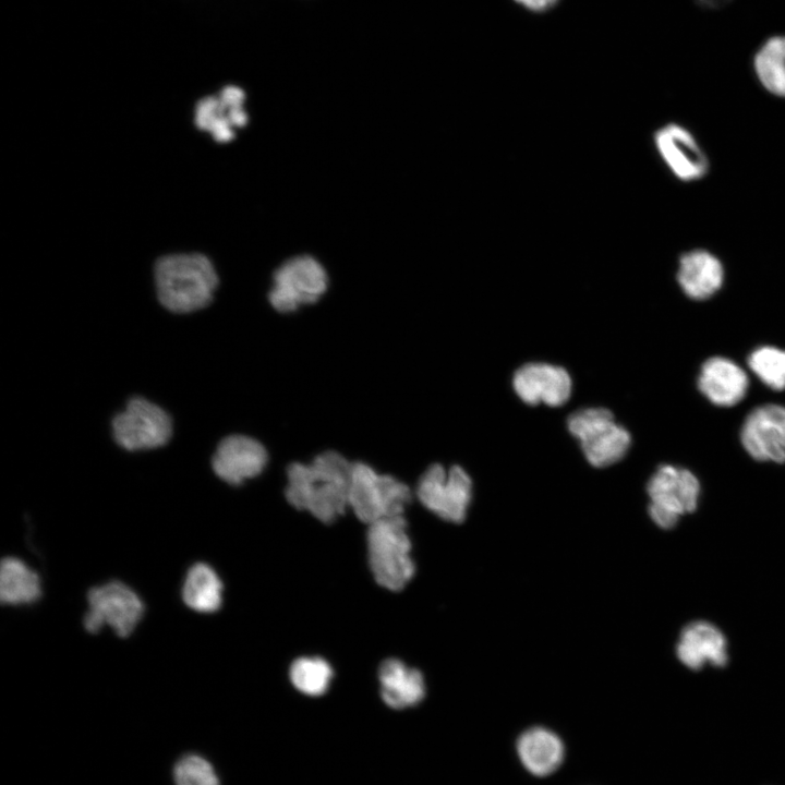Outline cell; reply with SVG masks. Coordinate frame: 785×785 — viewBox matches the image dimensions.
I'll return each instance as SVG.
<instances>
[{
  "label": "cell",
  "instance_id": "7402d4cb",
  "mask_svg": "<svg viewBox=\"0 0 785 785\" xmlns=\"http://www.w3.org/2000/svg\"><path fill=\"white\" fill-rule=\"evenodd\" d=\"M41 581L22 559L5 557L0 567V600L7 605H27L41 596Z\"/></svg>",
  "mask_w": 785,
  "mask_h": 785
},
{
  "label": "cell",
  "instance_id": "30bf717a",
  "mask_svg": "<svg viewBox=\"0 0 785 785\" xmlns=\"http://www.w3.org/2000/svg\"><path fill=\"white\" fill-rule=\"evenodd\" d=\"M647 492L651 499L650 517L659 527L671 529L680 515L697 508L700 484L689 470L664 464L650 478Z\"/></svg>",
  "mask_w": 785,
  "mask_h": 785
},
{
  "label": "cell",
  "instance_id": "52a82bcc",
  "mask_svg": "<svg viewBox=\"0 0 785 785\" xmlns=\"http://www.w3.org/2000/svg\"><path fill=\"white\" fill-rule=\"evenodd\" d=\"M114 443L126 451L152 450L166 446L173 434L169 413L142 397L130 398L111 420Z\"/></svg>",
  "mask_w": 785,
  "mask_h": 785
},
{
  "label": "cell",
  "instance_id": "603a6c76",
  "mask_svg": "<svg viewBox=\"0 0 785 785\" xmlns=\"http://www.w3.org/2000/svg\"><path fill=\"white\" fill-rule=\"evenodd\" d=\"M753 70L771 94L785 97V35L766 38L753 56Z\"/></svg>",
  "mask_w": 785,
  "mask_h": 785
},
{
  "label": "cell",
  "instance_id": "8992f818",
  "mask_svg": "<svg viewBox=\"0 0 785 785\" xmlns=\"http://www.w3.org/2000/svg\"><path fill=\"white\" fill-rule=\"evenodd\" d=\"M328 285V274L316 258L310 255L294 256L274 273L268 302L278 313H293L302 306L316 303L327 291Z\"/></svg>",
  "mask_w": 785,
  "mask_h": 785
},
{
  "label": "cell",
  "instance_id": "ba28073f",
  "mask_svg": "<svg viewBox=\"0 0 785 785\" xmlns=\"http://www.w3.org/2000/svg\"><path fill=\"white\" fill-rule=\"evenodd\" d=\"M87 612L83 626L89 633L109 627L118 637H129L140 624L145 606L128 584L112 580L92 588L87 593Z\"/></svg>",
  "mask_w": 785,
  "mask_h": 785
},
{
  "label": "cell",
  "instance_id": "5bb4252c",
  "mask_svg": "<svg viewBox=\"0 0 785 785\" xmlns=\"http://www.w3.org/2000/svg\"><path fill=\"white\" fill-rule=\"evenodd\" d=\"M244 100V90L234 85L224 87L217 96L202 98L195 106L196 126L219 143L231 141L234 131L247 122Z\"/></svg>",
  "mask_w": 785,
  "mask_h": 785
},
{
  "label": "cell",
  "instance_id": "8fae6325",
  "mask_svg": "<svg viewBox=\"0 0 785 785\" xmlns=\"http://www.w3.org/2000/svg\"><path fill=\"white\" fill-rule=\"evenodd\" d=\"M269 460L263 443L245 434L220 439L210 459L212 470L225 483L239 486L262 474Z\"/></svg>",
  "mask_w": 785,
  "mask_h": 785
},
{
  "label": "cell",
  "instance_id": "277c9868",
  "mask_svg": "<svg viewBox=\"0 0 785 785\" xmlns=\"http://www.w3.org/2000/svg\"><path fill=\"white\" fill-rule=\"evenodd\" d=\"M410 553L411 542L403 516L369 524V564L379 585L390 591H399L408 584L415 571Z\"/></svg>",
  "mask_w": 785,
  "mask_h": 785
},
{
  "label": "cell",
  "instance_id": "ffe728a7",
  "mask_svg": "<svg viewBox=\"0 0 785 785\" xmlns=\"http://www.w3.org/2000/svg\"><path fill=\"white\" fill-rule=\"evenodd\" d=\"M517 752L523 766L535 776H546L558 769L564 760L561 739L544 727H533L521 734Z\"/></svg>",
  "mask_w": 785,
  "mask_h": 785
},
{
  "label": "cell",
  "instance_id": "9a60e30c",
  "mask_svg": "<svg viewBox=\"0 0 785 785\" xmlns=\"http://www.w3.org/2000/svg\"><path fill=\"white\" fill-rule=\"evenodd\" d=\"M657 152L671 171L681 181L701 179L708 172V159L693 135L684 126L668 123L654 134Z\"/></svg>",
  "mask_w": 785,
  "mask_h": 785
},
{
  "label": "cell",
  "instance_id": "7a4b0ae2",
  "mask_svg": "<svg viewBox=\"0 0 785 785\" xmlns=\"http://www.w3.org/2000/svg\"><path fill=\"white\" fill-rule=\"evenodd\" d=\"M154 280L159 303L176 314L193 313L208 306L219 283L215 266L200 253L158 258Z\"/></svg>",
  "mask_w": 785,
  "mask_h": 785
},
{
  "label": "cell",
  "instance_id": "e0dca14e",
  "mask_svg": "<svg viewBox=\"0 0 785 785\" xmlns=\"http://www.w3.org/2000/svg\"><path fill=\"white\" fill-rule=\"evenodd\" d=\"M676 653L680 662L691 669H700L706 662L714 666H724L727 662L723 633L702 620L693 621L683 629Z\"/></svg>",
  "mask_w": 785,
  "mask_h": 785
},
{
  "label": "cell",
  "instance_id": "cb8c5ba5",
  "mask_svg": "<svg viewBox=\"0 0 785 785\" xmlns=\"http://www.w3.org/2000/svg\"><path fill=\"white\" fill-rule=\"evenodd\" d=\"M289 677L297 690L306 696L317 697L328 689L333 668L321 657H300L291 664Z\"/></svg>",
  "mask_w": 785,
  "mask_h": 785
},
{
  "label": "cell",
  "instance_id": "9c48e42d",
  "mask_svg": "<svg viewBox=\"0 0 785 785\" xmlns=\"http://www.w3.org/2000/svg\"><path fill=\"white\" fill-rule=\"evenodd\" d=\"M471 495V478L460 466L445 469L433 463L421 474L415 487V496L426 509L456 523L463 521Z\"/></svg>",
  "mask_w": 785,
  "mask_h": 785
},
{
  "label": "cell",
  "instance_id": "484cf974",
  "mask_svg": "<svg viewBox=\"0 0 785 785\" xmlns=\"http://www.w3.org/2000/svg\"><path fill=\"white\" fill-rule=\"evenodd\" d=\"M174 781L177 785H219L213 765L196 754H188L178 761Z\"/></svg>",
  "mask_w": 785,
  "mask_h": 785
},
{
  "label": "cell",
  "instance_id": "d4e9b609",
  "mask_svg": "<svg viewBox=\"0 0 785 785\" xmlns=\"http://www.w3.org/2000/svg\"><path fill=\"white\" fill-rule=\"evenodd\" d=\"M748 365L760 381L773 390L785 389V351L761 347L751 352Z\"/></svg>",
  "mask_w": 785,
  "mask_h": 785
},
{
  "label": "cell",
  "instance_id": "d6986e66",
  "mask_svg": "<svg viewBox=\"0 0 785 785\" xmlns=\"http://www.w3.org/2000/svg\"><path fill=\"white\" fill-rule=\"evenodd\" d=\"M381 697L392 709L416 705L425 696L421 672L396 659L384 661L378 668Z\"/></svg>",
  "mask_w": 785,
  "mask_h": 785
},
{
  "label": "cell",
  "instance_id": "5b68a950",
  "mask_svg": "<svg viewBox=\"0 0 785 785\" xmlns=\"http://www.w3.org/2000/svg\"><path fill=\"white\" fill-rule=\"evenodd\" d=\"M569 432L579 440L587 460L596 468L621 460L631 444L629 432L615 422L611 410L584 408L567 419Z\"/></svg>",
  "mask_w": 785,
  "mask_h": 785
},
{
  "label": "cell",
  "instance_id": "4fadbf2b",
  "mask_svg": "<svg viewBox=\"0 0 785 785\" xmlns=\"http://www.w3.org/2000/svg\"><path fill=\"white\" fill-rule=\"evenodd\" d=\"M512 386L519 398L529 404L542 402L558 407L569 399L572 381L561 366L530 362L515 372Z\"/></svg>",
  "mask_w": 785,
  "mask_h": 785
},
{
  "label": "cell",
  "instance_id": "7c38bea8",
  "mask_svg": "<svg viewBox=\"0 0 785 785\" xmlns=\"http://www.w3.org/2000/svg\"><path fill=\"white\" fill-rule=\"evenodd\" d=\"M740 440L754 460L785 462V407L764 404L753 409L742 423Z\"/></svg>",
  "mask_w": 785,
  "mask_h": 785
},
{
  "label": "cell",
  "instance_id": "2e32d148",
  "mask_svg": "<svg viewBox=\"0 0 785 785\" xmlns=\"http://www.w3.org/2000/svg\"><path fill=\"white\" fill-rule=\"evenodd\" d=\"M748 376L735 362L723 357H712L701 366L698 388L714 404L732 407L745 397Z\"/></svg>",
  "mask_w": 785,
  "mask_h": 785
},
{
  "label": "cell",
  "instance_id": "3957f363",
  "mask_svg": "<svg viewBox=\"0 0 785 785\" xmlns=\"http://www.w3.org/2000/svg\"><path fill=\"white\" fill-rule=\"evenodd\" d=\"M411 499L412 491L401 480L379 473L366 462H352L348 503L360 521L369 526L403 516Z\"/></svg>",
  "mask_w": 785,
  "mask_h": 785
},
{
  "label": "cell",
  "instance_id": "6da1fadb",
  "mask_svg": "<svg viewBox=\"0 0 785 785\" xmlns=\"http://www.w3.org/2000/svg\"><path fill=\"white\" fill-rule=\"evenodd\" d=\"M351 468L352 462L331 449L309 462H291L286 470L285 497L295 509L331 523L349 507Z\"/></svg>",
  "mask_w": 785,
  "mask_h": 785
},
{
  "label": "cell",
  "instance_id": "4316f807",
  "mask_svg": "<svg viewBox=\"0 0 785 785\" xmlns=\"http://www.w3.org/2000/svg\"><path fill=\"white\" fill-rule=\"evenodd\" d=\"M520 5L533 12L545 11L556 4L558 0H515Z\"/></svg>",
  "mask_w": 785,
  "mask_h": 785
},
{
  "label": "cell",
  "instance_id": "44dd1931",
  "mask_svg": "<svg viewBox=\"0 0 785 785\" xmlns=\"http://www.w3.org/2000/svg\"><path fill=\"white\" fill-rule=\"evenodd\" d=\"M222 582L217 572L205 563L191 566L182 585V600L192 611L210 614L222 604Z\"/></svg>",
  "mask_w": 785,
  "mask_h": 785
},
{
  "label": "cell",
  "instance_id": "ac0fdd59",
  "mask_svg": "<svg viewBox=\"0 0 785 785\" xmlns=\"http://www.w3.org/2000/svg\"><path fill=\"white\" fill-rule=\"evenodd\" d=\"M677 281L684 293L693 300L712 297L723 285L721 261L705 250H692L679 257Z\"/></svg>",
  "mask_w": 785,
  "mask_h": 785
},
{
  "label": "cell",
  "instance_id": "83f0119b",
  "mask_svg": "<svg viewBox=\"0 0 785 785\" xmlns=\"http://www.w3.org/2000/svg\"><path fill=\"white\" fill-rule=\"evenodd\" d=\"M698 5L703 9H721L725 7L730 0H696Z\"/></svg>",
  "mask_w": 785,
  "mask_h": 785
}]
</instances>
